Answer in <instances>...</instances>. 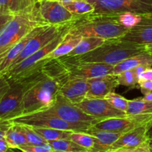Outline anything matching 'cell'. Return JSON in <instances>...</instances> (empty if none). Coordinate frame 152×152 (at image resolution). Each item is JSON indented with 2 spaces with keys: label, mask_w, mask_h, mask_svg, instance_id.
<instances>
[{
  "label": "cell",
  "mask_w": 152,
  "mask_h": 152,
  "mask_svg": "<svg viewBox=\"0 0 152 152\" xmlns=\"http://www.w3.org/2000/svg\"><path fill=\"white\" fill-rule=\"evenodd\" d=\"M13 123L10 120H0V140L5 137L6 132Z\"/></svg>",
  "instance_id": "obj_39"
},
{
  "label": "cell",
  "mask_w": 152,
  "mask_h": 152,
  "mask_svg": "<svg viewBox=\"0 0 152 152\" xmlns=\"http://www.w3.org/2000/svg\"><path fill=\"white\" fill-rule=\"evenodd\" d=\"M139 86L140 88L141 92L144 95L152 91V81H149V80H142V81H140Z\"/></svg>",
  "instance_id": "obj_38"
},
{
  "label": "cell",
  "mask_w": 152,
  "mask_h": 152,
  "mask_svg": "<svg viewBox=\"0 0 152 152\" xmlns=\"http://www.w3.org/2000/svg\"><path fill=\"white\" fill-rule=\"evenodd\" d=\"M105 99L117 109L123 112H127L129 106V99L125 98L121 95L116 94L115 92H111L105 96Z\"/></svg>",
  "instance_id": "obj_32"
},
{
  "label": "cell",
  "mask_w": 152,
  "mask_h": 152,
  "mask_svg": "<svg viewBox=\"0 0 152 152\" xmlns=\"http://www.w3.org/2000/svg\"><path fill=\"white\" fill-rule=\"evenodd\" d=\"M59 88L58 83L42 71L38 80L25 94L23 114L50 108L56 102Z\"/></svg>",
  "instance_id": "obj_6"
},
{
  "label": "cell",
  "mask_w": 152,
  "mask_h": 152,
  "mask_svg": "<svg viewBox=\"0 0 152 152\" xmlns=\"http://www.w3.org/2000/svg\"><path fill=\"white\" fill-rule=\"evenodd\" d=\"M86 133L92 135L96 139V144L91 152L108 151L111 145L123 134L120 133L100 130L94 126L89 128Z\"/></svg>",
  "instance_id": "obj_19"
},
{
  "label": "cell",
  "mask_w": 152,
  "mask_h": 152,
  "mask_svg": "<svg viewBox=\"0 0 152 152\" xmlns=\"http://www.w3.org/2000/svg\"><path fill=\"white\" fill-rule=\"evenodd\" d=\"M152 113V102L145 100L142 97L129 100L127 112L128 115Z\"/></svg>",
  "instance_id": "obj_27"
},
{
  "label": "cell",
  "mask_w": 152,
  "mask_h": 152,
  "mask_svg": "<svg viewBox=\"0 0 152 152\" xmlns=\"http://www.w3.org/2000/svg\"><path fill=\"white\" fill-rule=\"evenodd\" d=\"M69 140L74 141L83 148L89 150L91 152L94 147L96 141L94 137L86 132H73Z\"/></svg>",
  "instance_id": "obj_29"
},
{
  "label": "cell",
  "mask_w": 152,
  "mask_h": 152,
  "mask_svg": "<svg viewBox=\"0 0 152 152\" xmlns=\"http://www.w3.org/2000/svg\"><path fill=\"white\" fill-rule=\"evenodd\" d=\"M32 128L39 135H40L48 142L59 140H68L70 139L71 134L74 132L72 131L48 129V128Z\"/></svg>",
  "instance_id": "obj_25"
},
{
  "label": "cell",
  "mask_w": 152,
  "mask_h": 152,
  "mask_svg": "<svg viewBox=\"0 0 152 152\" xmlns=\"http://www.w3.org/2000/svg\"><path fill=\"white\" fill-rule=\"evenodd\" d=\"M40 16L39 2L18 13L0 31V62L13 46L36 27L45 25Z\"/></svg>",
  "instance_id": "obj_4"
},
{
  "label": "cell",
  "mask_w": 152,
  "mask_h": 152,
  "mask_svg": "<svg viewBox=\"0 0 152 152\" xmlns=\"http://www.w3.org/2000/svg\"><path fill=\"white\" fill-rule=\"evenodd\" d=\"M148 137H150L152 136V126L150 127V129H148Z\"/></svg>",
  "instance_id": "obj_46"
},
{
  "label": "cell",
  "mask_w": 152,
  "mask_h": 152,
  "mask_svg": "<svg viewBox=\"0 0 152 152\" xmlns=\"http://www.w3.org/2000/svg\"><path fill=\"white\" fill-rule=\"evenodd\" d=\"M88 90V80L75 78L64 83L59 88V93L70 102L77 105L86 99Z\"/></svg>",
  "instance_id": "obj_16"
},
{
  "label": "cell",
  "mask_w": 152,
  "mask_h": 152,
  "mask_svg": "<svg viewBox=\"0 0 152 152\" xmlns=\"http://www.w3.org/2000/svg\"><path fill=\"white\" fill-rule=\"evenodd\" d=\"M106 152H151L149 148L148 141L140 146L132 148H121V149L114 150V151H108Z\"/></svg>",
  "instance_id": "obj_36"
},
{
  "label": "cell",
  "mask_w": 152,
  "mask_h": 152,
  "mask_svg": "<svg viewBox=\"0 0 152 152\" xmlns=\"http://www.w3.org/2000/svg\"><path fill=\"white\" fill-rule=\"evenodd\" d=\"M10 121L16 124L28 126L30 127L62 129L74 132H86L89 128L91 127L88 125L68 123L52 113L48 108L37 112L22 114Z\"/></svg>",
  "instance_id": "obj_8"
},
{
  "label": "cell",
  "mask_w": 152,
  "mask_h": 152,
  "mask_svg": "<svg viewBox=\"0 0 152 152\" xmlns=\"http://www.w3.org/2000/svg\"><path fill=\"white\" fill-rule=\"evenodd\" d=\"M16 14H13L5 9L0 7V31L4 27V25L10 22Z\"/></svg>",
  "instance_id": "obj_35"
},
{
  "label": "cell",
  "mask_w": 152,
  "mask_h": 152,
  "mask_svg": "<svg viewBox=\"0 0 152 152\" xmlns=\"http://www.w3.org/2000/svg\"><path fill=\"white\" fill-rule=\"evenodd\" d=\"M4 138L8 144L9 148L13 149L27 144L25 130L22 125L13 123L6 132Z\"/></svg>",
  "instance_id": "obj_22"
},
{
  "label": "cell",
  "mask_w": 152,
  "mask_h": 152,
  "mask_svg": "<svg viewBox=\"0 0 152 152\" xmlns=\"http://www.w3.org/2000/svg\"><path fill=\"white\" fill-rule=\"evenodd\" d=\"M42 71L31 76L15 80H8L10 88L0 102V120H11L23 114L25 94L38 80Z\"/></svg>",
  "instance_id": "obj_7"
},
{
  "label": "cell",
  "mask_w": 152,
  "mask_h": 152,
  "mask_svg": "<svg viewBox=\"0 0 152 152\" xmlns=\"http://www.w3.org/2000/svg\"><path fill=\"white\" fill-rule=\"evenodd\" d=\"M148 126H143L123 134L111 145L108 151H114L121 148H135L145 143L149 140L148 135Z\"/></svg>",
  "instance_id": "obj_15"
},
{
  "label": "cell",
  "mask_w": 152,
  "mask_h": 152,
  "mask_svg": "<svg viewBox=\"0 0 152 152\" xmlns=\"http://www.w3.org/2000/svg\"><path fill=\"white\" fill-rule=\"evenodd\" d=\"M65 8L71 12L73 15H83L93 13L94 7L91 3L86 0L82 1H73L68 2H62Z\"/></svg>",
  "instance_id": "obj_28"
},
{
  "label": "cell",
  "mask_w": 152,
  "mask_h": 152,
  "mask_svg": "<svg viewBox=\"0 0 152 152\" xmlns=\"http://www.w3.org/2000/svg\"><path fill=\"white\" fill-rule=\"evenodd\" d=\"M25 130V136H26L27 143L29 144H42L48 143V141H46L44 138L42 137L40 135H39L37 132L34 131L32 127H30L28 126H22Z\"/></svg>",
  "instance_id": "obj_34"
},
{
  "label": "cell",
  "mask_w": 152,
  "mask_h": 152,
  "mask_svg": "<svg viewBox=\"0 0 152 152\" xmlns=\"http://www.w3.org/2000/svg\"><path fill=\"white\" fill-rule=\"evenodd\" d=\"M62 25H44L42 29L34 36L29 41L27 42L26 45L23 48L20 54L17 56L14 62L12 63L10 67L16 65L22 62L27 57L30 56L34 53L35 52L38 51L44 46H45L48 43L50 42L60 31Z\"/></svg>",
  "instance_id": "obj_12"
},
{
  "label": "cell",
  "mask_w": 152,
  "mask_h": 152,
  "mask_svg": "<svg viewBox=\"0 0 152 152\" xmlns=\"http://www.w3.org/2000/svg\"><path fill=\"white\" fill-rule=\"evenodd\" d=\"M8 148H9L5 138L4 137L0 140V152H6Z\"/></svg>",
  "instance_id": "obj_41"
},
{
  "label": "cell",
  "mask_w": 152,
  "mask_h": 152,
  "mask_svg": "<svg viewBox=\"0 0 152 152\" xmlns=\"http://www.w3.org/2000/svg\"><path fill=\"white\" fill-rule=\"evenodd\" d=\"M53 152H55V151H53Z\"/></svg>",
  "instance_id": "obj_48"
},
{
  "label": "cell",
  "mask_w": 152,
  "mask_h": 152,
  "mask_svg": "<svg viewBox=\"0 0 152 152\" xmlns=\"http://www.w3.org/2000/svg\"><path fill=\"white\" fill-rule=\"evenodd\" d=\"M145 50H146V52H148L152 56V43L145 45Z\"/></svg>",
  "instance_id": "obj_43"
},
{
  "label": "cell",
  "mask_w": 152,
  "mask_h": 152,
  "mask_svg": "<svg viewBox=\"0 0 152 152\" xmlns=\"http://www.w3.org/2000/svg\"><path fill=\"white\" fill-rule=\"evenodd\" d=\"M77 106L88 115L100 120L127 115L126 112L113 107L105 98H86L81 102L77 104Z\"/></svg>",
  "instance_id": "obj_13"
},
{
  "label": "cell",
  "mask_w": 152,
  "mask_h": 152,
  "mask_svg": "<svg viewBox=\"0 0 152 152\" xmlns=\"http://www.w3.org/2000/svg\"><path fill=\"white\" fill-rule=\"evenodd\" d=\"M17 149L22 152H53V149L49 142L42 144L27 143L19 146Z\"/></svg>",
  "instance_id": "obj_33"
},
{
  "label": "cell",
  "mask_w": 152,
  "mask_h": 152,
  "mask_svg": "<svg viewBox=\"0 0 152 152\" xmlns=\"http://www.w3.org/2000/svg\"><path fill=\"white\" fill-rule=\"evenodd\" d=\"M69 30L70 22L64 24L59 34L42 48L33 53L17 65L9 68L1 74L4 75L7 80H15L30 77L38 71H42V67L49 61V59H45L46 56L60 44L69 32Z\"/></svg>",
  "instance_id": "obj_5"
},
{
  "label": "cell",
  "mask_w": 152,
  "mask_h": 152,
  "mask_svg": "<svg viewBox=\"0 0 152 152\" xmlns=\"http://www.w3.org/2000/svg\"><path fill=\"white\" fill-rule=\"evenodd\" d=\"M142 80H149L152 81V68H149L145 70L139 76V82Z\"/></svg>",
  "instance_id": "obj_40"
},
{
  "label": "cell",
  "mask_w": 152,
  "mask_h": 152,
  "mask_svg": "<svg viewBox=\"0 0 152 152\" xmlns=\"http://www.w3.org/2000/svg\"><path fill=\"white\" fill-rule=\"evenodd\" d=\"M10 88V83L4 75L0 74V102Z\"/></svg>",
  "instance_id": "obj_37"
},
{
  "label": "cell",
  "mask_w": 152,
  "mask_h": 152,
  "mask_svg": "<svg viewBox=\"0 0 152 152\" xmlns=\"http://www.w3.org/2000/svg\"><path fill=\"white\" fill-rule=\"evenodd\" d=\"M43 26H44V25H40V26L36 27L35 28H34L32 31H31L28 34H26L22 39L19 40L14 46H13V47L7 51V53L4 55V57L2 58V59H1V62H0V74L4 73V71H7V70L10 68V65H12V63L14 62L15 59L17 58V56H19V55L20 54L21 52L22 51V50H23V48H25V46L26 45L27 42H28L35 34H37V33L39 32V31L42 29Z\"/></svg>",
  "instance_id": "obj_18"
},
{
  "label": "cell",
  "mask_w": 152,
  "mask_h": 152,
  "mask_svg": "<svg viewBox=\"0 0 152 152\" xmlns=\"http://www.w3.org/2000/svg\"><path fill=\"white\" fill-rule=\"evenodd\" d=\"M120 86L135 88L139 86V76L135 72L134 69L127 70L117 76Z\"/></svg>",
  "instance_id": "obj_30"
},
{
  "label": "cell",
  "mask_w": 152,
  "mask_h": 152,
  "mask_svg": "<svg viewBox=\"0 0 152 152\" xmlns=\"http://www.w3.org/2000/svg\"><path fill=\"white\" fill-rule=\"evenodd\" d=\"M105 41V39L99 37H83L78 45L67 56H80L87 53L102 45Z\"/></svg>",
  "instance_id": "obj_23"
},
{
  "label": "cell",
  "mask_w": 152,
  "mask_h": 152,
  "mask_svg": "<svg viewBox=\"0 0 152 152\" xmlns=\"http://www.w3.org/2000/svg\"><path fill=\"white\" fill-rule=\"evenodd\" d=\"M39 10L42 19L47 25H64L71 22L74 16L62 2L56 0H39Z\"/></svg>",
  "instance_id": "obj_11"
},
{
  "label": "cell",
  "mask_w": 152,
  "mask_h": 152,
  "mask_svg": "<svg viewBox=\"0 0 152 152\" xmlns=\"http://www.w3.org/2000/svg\"><path fill=\"white\" fill-rule=\"evenodd\" d=\"M148 143H149V148L151 152H152V136L149 137V140H148Z\"/></svg>",
  "instance_id": "obj_44"
},
{
  "label": "cell",
  "mask_w": 152,
  "mask_h": 152,
  "mask_svg": "<svg viewBox=\"0 0 152 152\" xmlns=\"http://www.w3.org/2000/svg\"><path fill=\"white\" fill-rule=\"evenodd\" d=\"M129 29L119 22L118 14L87 13L74 15L70 22L71 34L81 37H99L104 39L122 38Z\"/></svg>",
  "instance_id": "obj_2"
},
{
  "label": "cell",
  "mask_w": 152,
  "mask_h": 152,
  "mask_svg": "<svg viewBox=\"0 0 152 152\" xmlns=\"http://www.w3.org/2000/svg\"><path fill=\"white\" fill-rule=\"evenodd\" d=\"M122 39L141 45L152 43V13L142 15L141 22L129 29Z\"/></svg>",
  "instance_id": "obj_17"
},
{
  "label": "cell",
  "mask_w": 152,
  "mask_h": 152,
  "mask_svg": "<svg viewBox=\"0 0 152 152\" xmlns=\"http://www.w3.org/2000/svg\"><path fill=\"white\" fill-rule=\"evenodd\" d=\"M82 39L83 37H80V36H75L68 33L64 39L61 42L60 44L51 53H49L46 56L45 59L50 60V59H56V58L68 54L78 45Z\"/></svg>",
  "instance_id": "obj_21"
},
{
  "label": "cell",
  "mask_w": 152,
  "mask_h": 152,
  "mask_svg": "<svg viewBox=\"0 0 152 152\" xmlns=\"http://www.w3.org/2000/svg\"><path fill=\"white\" fill-rule=\"evenodd\" d=\"M145 51V45L117 38L106 39L102 45L92 51L76 56L82 62L102 63L114 66L128 58Z\"/></svg>",
  "instance_id": "obj_3"
},
{
  "label": "cell",
  "mask_w": 152,
  "mask_h": 152,
  "mask_svg": "<svg viewBox=\"0 0 152 152\" xmlns=\"http://www.w3.org/2000/svg\"><path fill=\"white\" fill-rule=\"evenodd\" d=\"M114 65L85 62L76 56H65L50 59L42 67V71L58 83L59 87L68 80L80 78L88 80L114 74Z\"/></svg>",
  "instance_id": "obj_1"
},
{
  "label": "cell",
  "mask_w": 152,
  "mask_h": 152,
  "mask_svg": "<svg viewBox=\"0 0 152 152\" xmlns=\"http://www.w3.org/2000/svg\"><path fill=\"white\" fill-rule=\"evenodd\" d=\"M94 7V13L120 14L132 12L140 15L152 13V0H86Z\"/></svg>",
  "instance_id": "obj_9"
},
{
  "label": "cell",
  "mask_w": 152,
  "mask_h": 152,
  "mask_svg": "<svg viewBox=\"0 0 152 152\" xmlns=\"http://www.w3.org/2000/svg\"><path fill=\"white\" fill-rule=\"evenodd\" d=\"M52 113L62 120L73 123V124H83L93 126L100 120L88 115L80 109L77 105L70 102L60 94H58L54 105L48 108Z\"/></svg>",
  "instance_id": "obj_10"
},
{
  "label": "cell",
  "mask_w": 152,
  "mask_h": 152,
  "mask_svg": "<svg viewBox=\"0 0 152 152\" xmlns=\"http://www.w3.org/2000/svg\"><path fill=\"white\" fill-rule=\"evenodd\" d=\"M144 99L145 100H147V101H150V102H152V91L150 92V93L144 95L143 97Z\"/></svg>",
  "instance_id": "obj_42"
},
{
  "label": "cell",
  "mask_w": 152,
  "mask_h": 152,
  "mask_svg": "<svg viewBox=\"0 0 152 152\" xmlns=\"http://www.w3.org/2000/svg\"><path fill=\"white\" fill-rule=\"evenodd\" d=\"M55 152H91L71 140H59L48 142Z\"/></svg>",
  "instance_id": "obj_26"
},
{
  "label": "cell",
  "mask_w": 152,
  "mask_h": 152,
  "mask_svg": "<svg viewBox=\"0 0 152 152\" xmlns=\"http://www.w3.org/2000/svg\"><path fill=\"white\" fill-rule=\"evenodd\" d=\"M6 152H16V151H13V148H8V149H7V151Z\"/></svg>",
  "instance_id": "obj_47"
},
{
  "label": "cell",
  "mask_w": 152,
  "mask_h": 152,
  "mask_svg": "<svg viewBox=\"0 0 152 152\" xmlns=\"http://www.w3.org/2000/svg\"><path fill=\"white\" fill-rule=\"evenodd\" d=\"M56 1H60V2H68V1H82V0H56Z\"/></svg>",
  "instance_id": "obj_45"
},
{
  "label": "cell",
  "mask_w": 152,
  "mask_h": 152,
  "mask_svg": "<svg viewBox=\"0 0 152 152\" xmlns=\"http://www.w3.org/2000/svg\"><path fill=\"white\" fill-rule=\"evenodd\" d=\"M142 15L132 12H124L118 14V21L121 25L129 29L134 28L141 22Z\"/></svg>",
  "instance_id": "obj_31"
},
{
  "label": "cell",
  "mask_w": 152,
  "mask_h": 152,
  "mask_svg": "<svg viewBox=\"0 0 152 152\" xmlns=\"http://www.w3.org/2000/svg\"><path fill=\"white\" fill-rule=\"evenodd\" d=\"M140 65H148L152 66V56L148 52L140 53L125 59L114 67V75L117 76L123 71L132 69Z\"/></svg>",
  "instance_id": "obj_20"
},
{
  "label": "cell",
  "mask_w": 152,
  "mask_h": 152,
  "mask_svg": "<svg viewBox=\"0 0 152 152\" xmlns=\"http://www.w3.org/2000/svg\"><path fill=\"white\" fill-rule=\"evenodd\" d=\"M89 90L86 98H105L107 94L114 92L119 85L117 76L114 74L94 77L88 80Z\"/></svg>",
  "instance_id": "obj_14"
},
{
  "label": "cell",
  "mask_w": 152,
  "mask_h": 152,
  "mask_svg": "<svg viewBox=\"0 0 152 152\" xmlns=\"http://www.w3.org/2000/svg\"><path fill=\"white\" fill-rule=\"evenodd\" d=\"M39 0H0V7L13 14H18L32 7Z\"/></svg>",
  "instance_id": "obj_24"
}]
</instances>
